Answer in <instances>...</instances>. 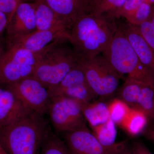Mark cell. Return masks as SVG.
I'll return each mask as SVG.
<instances>
[{
    "mask_svg": "<svg viewBox=\"0 0 154 154\" xmlns=\"http://www.w3.org/2000/svg\"><path fill=\"white\" fill-rule=\"evenodd\" d=\"M111 154H134L131 145L128 143V140L123 141L121 146L116 151Z\"/></svg>",
    "mask_w": 154,
    "mask_h": 154,
    "instance_id": "obj_30",
    "label": "cell"
},
{
    "mask_svg": "<svg viewBox=\"0 0 154 154\" xmlns=\"http://www.w3.org/2000/svg\"><path fill=\"white\" fill-rule=\"evenodd\" d=\"M131 147L134 154H153L140 140L134 141Z\"/></svg>",
    "mask_w": 154,
    "mask_h": 154,
    "instance_id": "obj_29",
    "label": "cell"
},
{
    "mask_svg": "<svg viewBox=\"0 0 154 154\" xmlns=\"http://www.w3.org/2000/svg\"><path fill=\"white\" fill-rule=\"evenodd\" d=\"M77 65L97 96L109 97L115 93L121 77L103 56L79 58Z\"/></svg>",
    "mask_w": 154,
    "mask_h": 154,
    "instance_id": "obj_5",
    "label": "cell"
},
{
    "mask_svg": "<svg viewBox=\"0 0 154 154\" xmlns=\"http://www.w3.org/2000/svg\"><path fill=\"white\" fill-rule=\"evenodd\" d=\"M70 154H111L120 146L121 142L106 148L99 143L87 126L58 135Z\"/></svg>",
    "mask_w": 154,
    "mask_h": 154,
    "instance_id": "obj_10",
    "label": "cell"
},
{
    "mask_svg": "<svg viewBox=\"0 0 154 154\" xmlns=\"http://www.w3.org/2000/svg\"><path fill=\"white\" fill-rule=\"evenodd\" d=\"M145 84L132 78L127 77L119 92V99L133 108Z\"/></svg>",
    "mask_w": 154,
    "mask_h": 154,
    "instance_id": "obj_19",
    "label": "cell"
},
{
    "mask_svg": "<svg viewBox=\"0 0 154 154\" xmlns=\"http://www.w3.org/2000/svg\"><path fill=\"white\" fill-rule=\"evenodd\" d=\"M8 23V17L5 13L0 11V36L7 28Z\"/></svg>",
    "mask_w": 154,
    "mask_h": 154,
    "instance_id": "obj_31",
    "label": "cell"
},
{
    "mask_svg": "<svg viewBox=\"0 0 154 154\" xmlns=\"http://www.w3.org/2000/svg\"><path fill=\"white\" fill-rule=\"evenodd\" d=\"M99 0H91V9L92 10L93 8H94V6L96 5V3L98 2Z\"/></svg>",
    "mask_w": 154,
    "mask_h": 154,
    "instance_id": "obj_33",
    "label": "cell"
},
{
    "mask_svg": "<svg viewBox=\"0 0 154 154\" xmlns=\"http://www.w3.org/2000/svg\"><path fill=\"white\" fill-rule=\"evenodd\" d=\"M43 50L33 52L8 46L0 58V85H8L32 75Z\"/></svg>",
    "mask_w": 154,
    "mask_h": 154,
    "instance_id": "obj_6",
    "label": "cell"
},
{
    "mask_svg": "<svg viewBox=\"0 0 154 154\" xmlns=\"http://www.w3.org/2000/svg\"><path fill=\"white\" fill-rule=\"evenodd\" d=\"M143 1V2H146L147 1V0H142Z\"/></svg>",
    "mask_w": 154,
    "mask_h": 154,
    "instance_id": "obj_37",
    "label": "cell"
},
{
    "mask_svg": "<svg viewBox=\"0 0 154 154\" xmlns=\"http://www.w3.org/2000/svg\"><path fill=\"white\" fill-rule=\"evenodd\" d=\"M69 41L57 40L43 49L33 75L48 89L59 84L76 65L79 57L66 44Z\"/></svg>",
    "mask_w": 154,
    "mask_h": 154,
    "instance_id": "obj_3",
    "label": "cell"
},
{
    "mask_svg": "<svg viewBox=\"0 0 154 154\" xmlns=\"http://www.w3.org/2000/svg\"><path fill=\"white\" fill-rule=\"evenodd\" d=\"M45 116L28 111L0 128V145L7 154H39L51 132Z\"/></svg>",
    "mask_w": 154,
    "mask_h": 154,
    "instance_id": "obj_2",
    "label": "cell"
},
{
    "mask_svg": "<svg viewBox=\"0 0 154 154\" xmlns=\"http://www.w3.org/2000/svg\"><path fill=\"white\" fill-rule=\"evenodd\" d=\"M16 0H0V11L7 15L8 23L11 22L17 9Z\"/></svg>",
    "mask_w": 154,
    "mask_h": 154,
    "instance_id": "obj_28",
    "label": "cell"
},
{
    "mask_svg": "<svg viewBox=\"0 0 154 154\" xmlns=\"http://www.w3.org/2000/svg\"><path fill=\"white\" fill-rule=\"evenodd\" d=\"M116 23L142 63L154 73V51L142 36L137 26L128 22Z\"/></svg>",
    "mask_w": 154,
    "mask_h": 154,
    "instance_id": "obj_13",
    "label": "cell"
},
{
    "mask_svg": "<svg viewBox=\"0 0 154 154\" xmlns=\"http://www.w3.org/2000/svg\"><path fill=\"white\" fill-rule=\"evenodd\" d=\"M152 9L153 7L151 5L145 2H143L137 10L129 23L135 26H138L149 18Z\"/></svg>",
    "mask_w": 154,
    "mask_h": 154,
    "instance_id": "obj_27",
    "label": "cell"
},
{
    "mask_svg": "<svg viewBox=\"0 0 154 154\" xmlns=\"http://www.w3.org/2000/svg\"><path fill=\"white\" fill-rule=\"evenodd\" d=\"M61 39L69 41V31L64 27L46 30H36L27 34L8 36L7 43L8 46L38 52L54 42Z\"/></svg>",
    "mask_w": 154,
    "mask_h": 154,
    "instance_id": "obj_11",
    "label": "cell"
},
{
    "mask_svg": "<svg viewBox=\"0 0 154 154\" xmlns=\"http://www.w3.org/2000/svg\"><path fill=\"white\" fill-rule=\"evenodd\" d=\"M16 2H17V6L21 2V0H16Z\"/></svg>",
    "mask_w": 154,
    "mask_h": 154,
    "instance_id": "obj_35",
    "label": "cell"
},
{
    "mask_svg": "<svg viewBox=\"0 0 154 154\" xmlns=\"http://www.w3.org/2000/svg\"><path fill=\"white\" fill-rule=\"evenodd\" d=\"M54 11L69 31L81 16L91 13L90 0H39Z\"/></svg>",
    "mask_w": 154,
    "mask_h": 154,
    "instance_id": "obj_12",
    "label": "cell"
},
{
    "mask_svg": "<svg viewBox=\"0 0 154 154\" xmlns=\"http://www.w3.org/2000/svg\"><path fill=\"white\" fill-rule=\"evenodd\" d=\"M6 30L8 36L27 34L36 30L34 2L19 3Z\"/></svg>",
    "mask_w": 154,
    "mask_h": 154,
    "instance_id": "obj_14",
    "label": "cell"
},
{
    "mask_svg": "<svg viewBox=\"0 0 154 154\" xmlns=\"http://www.w3.org/2000/svg\"><path fill=\"white\" fill-rule=\"evenodd\" d=\"M116 19L109 14H84L69 32V42L79 58H90L108 48L117 30Z\"/></svg>",
    "mask_w": 154,
    "mask_h": 154,
    "instance_id": "obj_1",
    "label": "cell"
},
{
    "mask_svg": "<svg viewBox=\"0 0 154 154\" xmlns=\"http://www.w3.org/2000/svg\"><path fill=\"white\" fill-rule=\"evenodd\" d=\"M33 2L36 30H49L59 27L66 28L59 17L46 4L39 0H34Z\"/></svg>",
    "mask_w": 154,
    "mask_h": 154,
    "instance_id": "obj_16",
    "label": "cell"
},
{
    "mask_svg": "<svg viewBox=\"0 0 154 154\" xmlns=\"http://www.w3.org/2000/svg\"><path fill=\"white\" fill-rule=\"evenodd\" d=\"M82 105L84 117L92 128L104 124L110 119L108 105L104 102H91Z\"/></svg>",
    "mask_w": 154,
    "mask_h": 154,
    "instance_id": "obj_17",
    "label": "cell"
},
{
    "mask_svg": "<svg viewBox=\"0 0 154 154\" xmlns=\"http://www.w3.org/2000/svg\"><path fill=\"white\" fill-rule=\"evenodd\" d=\"M149 118L141 110L131 108L130 113L122 127L131 136L142 133L147 127Z\"/></svg>",
    "mask_w": 154,
    "mask_h": 154,
    "instance_id": "obj_18",
    "label": "cell"
},
{
    "mask_svg": "<svg viewBox=\"0 0 154 154\" xmlns=\"http://www.w3.org/2000/svg\"><path fill=\"white\" fill-rule=\"evenodd\" d=\"M112 119H110L99 126L92 128L93 133L103 146L110 148L115 146L117 135L116 127Z\"/></svg>",
    "mask_w": 154,
    "mask_h": 154,
    "instance_id": "obj_20",
    "label": "cell"
},
{
    "mask_svg": "<svg viewBox=\"0 0 154 154\" xmlns=\"http://www.w3.org/2000/svg\"><path fill=\"white\" fill-rule=\"evenodd\" d=\"M132 108L141 110L148 118L154 120V88L145 84Z\"/></svg>",
    "mask_w": 154,
    "mask_h": 154,
    "instance_id": "obj_21",
    "label": "cell"
},
{
    "mask_svg": "<svg viewBox=\"0 0 154 154\" xmlns=\"http://www.w3.org/2000/svg\"><path fill=\"white\" fill-rule=\"evenodd\" d=\"M47 115L58 135L87 126L82 104L65 96L51 97Z\"/></svg>",
    "mask_w": 154,
    "mask_h": 154,
    "instance_id": "obj_7",
    "label": "cell"
},
{
    "mask_svg": "<svg viewBox=\"0 0 154 154\" xmlns=\"http://www.w3.org/2000/svg\"><path fill=\"white\" fill-rule=\"evenodd\" d=\"M49 90L51 97L65 96L82 105L92 102L98 96L91 89L77 64L59 84Z\"/></svg>",
    "mask_w": 154,
    "mask_h": 154,
    "instance_id": "obj_9",
    "label": "cell"
},
{
    "mask_svg": "<svg viewBox=\"0 0 154 154\" xmlns=\"http://www.w3.org/2000/svg\"><path fill=\"white\" fill-rule=\"evenodd\" d=\"M7 86L27 110L47 115L51 100L49 89L33 75Z\"/></svg>",
    "mask_w": 154,
    "mask_h": 154,
    "instance_id": "obj_8",
    "label": "cell"
},
{
    "mask_svg": "<svg viewBox=\"0 0 154 154\" xmlns=\"http://www.w3.org/2000/svg\"><path fill=\"white\" fill-rule=\"evenodd\" d=\"M110 118L116 125L122 126L130 113L131 108L119 99H115L108 105Z\"/></svg>",
    "mask_w": 154,
    "mask_h": 154,
    "instance_id": "obj_23",
    "label": "cell"
},
{
    "mask_svg": "<svg viewBox=\"0 0 154 154\" xmlns=\"http://www.w3.org/2000/svg\"><path fill=\"white\" fill-rule=\"evenodd\" d=\"M143 2L142 0H126L120 9L110 15L116 19L123 17L129 22Z\"/></svg>",
    "mask_w": 154,
    "mask_h": 154,
    "instance_id": "obj_25",
    "label": "cell"
},
{
    "mask_svg": "<svg viewBox=\"0 0 154 154\" xmlns=\"http://www.w3.org/2000/svg\"><path fill=\"white\" fill-rule=\"evenodd\" d=\"M2 54V50H1V48H0V58H1Z\"/></svg>",
    "mask_w": 154,
    "mask_h": 154,
    "instance_id": "obj_36",
    "label": "cell"
},
{
    "mask_svg": "<svg viewBox=\"0 0 154 154\" xmlns=\"http://www.w3.org/2000/svg\"><path fill=\"white\" fill-rule=\"evenodd\" d=\"M145 2L148 3L152 5L154 4V0H147L146 2Z\"/></svg>",
    "mask_w": 154,
    "mask_h": 154,
    "instance_id": "obj_34",
    "label": "cell"
},
{
    "mask_svg": "<svg viewBox=\"0 0 154 154\" xmlns=\"http://www.w3.org/2000/svg\"><path fill=\"white\" fill-rule=\"evenodd\" d=\"M137 26L142 36L154 51V7L149 18Z\"/></svg>",
    "mask_w": 154,
    "mask_h": 154,
    "instance_id": "obj_26",
    "label": "cell"
},
{
    "mask_svg": "<svg viewBox=\"0 0 154 154\" xmlns=\"http://www.w3.org/2000/svg\"><path fill=\"white\" fill-rule=\"evenodd\" d=\"M142 134L147 139L154 143V124L146 128Z\"/></svg>",
    "mask_w": 154,
    "mask_h": 154,
    "instance_id": "obj_32",
    "label": "cell"
},
{
    "mask_svg": "<svg viewBox=\"0 0 154 154\" xmlns=\"http://www.w3.org/2000/svg\"><path fill=\"white\" fill-rule=\"evenodd\" d=\"M28 111L12 91L0 87V128L11 124Z\"/></svg>",
    "mask_w": 154,
    "mask_h": 154,
    "instance_id": "obj_15",
    "label": "cell"
},
{
    "mask_svg": "<svg viewBox=\"0 0 154 154\" xmlns=\"http://www.w3.org/2000/svg\"><path fill=\"white\" fill-rule=\"evenodd\" d=\"M39 154H70V153L60 137L51 131L45 141Z\"/></svg>",
    "mask_w": 154,
    "mask_h": 154,
    "instance_id": "obj_22",
    "label": "cell"
},
{
    "mask_svg": "<svg viewBox=\"0 0 154 154\" xmlns=\"http://www.w3.org/2000/svg\"><path fill=\"white\" fill-rule=\"evenodd\" d=\"M126 0H99L92 9L91 13L97 15H111L120 9Z\"/></svg>",
    "mask_w": 154,
    "mask_h": 154,
    "instance_id": "obj_24",
    "label": "cell"
},
{
    "mask_svg": "<svg viewBox=\"0 0 154 154\" xmlns=\"http://www.w3.org/2000/svg\"><path fill=\"white\" fill-rule=\"evenodd\" d=\"M102 54L120 77L127 74L154 88V73L142 63L118 26L110 45Z\"/></svg>",
    "mask_w": 154,
    "mask_h": 154,
    "instance_id": "obj_4",
    "label": "cell"
}]
</instances>
